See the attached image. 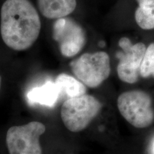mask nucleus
Masks as SVG:
<instances>
[{"instance_id": "obj_1", "label": "nucleus", "mask_w": 154, "mask_h": 154, "mask_svg": "<svg viewBox=\"0 0 154 154\" xmlns=\"http://www.w3.org/2000/svg\"><path fill=\"white\" fill-rule=\"evenodd\" d=\"M41 21L29 0H7L1 9L0 34L4 43L15 51L33 45L39 36Z\"/></svg>"}, {"instance_id": "obj_2", "label": "nucleus", "mask_w": 154, "mask_h": 154, "mask_svg": "<svg viewBox=\"0 0 154 154\" xmlns=\"http://www.w3.org/2000/svg\"><path fill=\"white\" fill-rule=\"evenodd\" d=\"M101 108V102L89 94L68 98L61 106V119L69 131L78 133L87 128Z\"/></svg>"}, {"instance_id": "obj_3", "label": "nucleus", "mask_w": 154, "mask_h": 154, "mask_svg": "<svg viewBox=\"0 0 154 154\" xmlns=\"http://www.w3.org/2000/svg\"><path fill=\"white\" fill-rule=\"evenodd\" d=\"M70 66L76 78L89 88L99 87L111 73L110 58L104 51L84 54L73 60Z\"/></svg>"}, {"instance_id": "obj_4", "label": "nucleus", "mask_w": 154, "mask_h": 154, "mask_svg": "<svg viewBox=\"0 0 154 154\" xmlns=\"http://www.w3.org/2000/svg\"><path fill=\"white\" fill-rule=\"evenodd\" d=\"M45 131L46 126L40 121L9 127L5 135L9 154H43L40 137Z\"/></svg>"}, {"instance_id": "obj_5", "label": "nucleus", "mask_w": 154, "mask_h": 154, "mask_svg": "<svg viewBox=\"0 0 154 154\" xmlns=\"http://www.w3.org/2000/svg\"><path fill=\"white\" fill-rule=\"evenodd\" d=\"M117 106L121 116L136 128H146L153 122L151 98L146 92L139 90L124 92L117 99Z\"/></svg>"}, {"instance_id": "obj_6", "label": "nucleus", "mask_w": 154, "mask_h": 154, "mask_svg": "<svg viewBox=\"0 0 154 154\" xmlns=\"http://www.w3.org/2000/svg\"><path fill=\"white\" fill-rule=\"evenodd\" d=\"M53 38L59 44L63 57H73L78 54L86 44L84 30L70 18L57 19L53 26Z\"/></svg>"}, {"instance_id": "obj_7", "label": "nucleus", "mask_w": 154, "mask_h": 154, "mask_svg": "<svg viewBox=\"0 0 154 154\" xmlns=\"http://www.w3.org/2000/svg\"><path fill=\"white\" fill-rule=\"evenodd\" d=\"M119 45L122 49V51L117 54L119 78L127 84H134L140 76V65L147 47L142 42L133 44L127 37L121 38Z\"/></svg>"}, {"instance_id": "obj_8", "label": "nucleus", "mask_w": 154, "mask_h": 154, "mask_svg": "<svg viewBox=\"0 0 154 154\" xmlns=\"http://www.w3.org/2000/svg\"><path fill=\"white\" fill-rule=\"evenodd\" d=\"M61 92L55 82L48 81L42 86L30 89L26 94L30 104H37L53 107L57 103Z\"/></svg>"}, {"instance_id": "obj_9", "label": "nucleus", "mask_w": 154, "mask_h": 154, "mask_svg": "<svg viewBox=\"0 0 154 154\" xmlns=\"http://www.w3.org/2000/svg\"><path fill=\"white\" fill-rule=\"evenodd\" d=\"M76 5V0H38V7L42 15L51 19L63 18L72 14Z\"/></svg>"}, {"instance_id": "obj_10", "label": "nucleus", "mask_w": 154, "mask_h": 154, "mask_svg": "<svg viewBox=\"0 0 154 154\" xmlns=\"http://www.w3.org/2000/svg\"><path fill=\"white\" fill-rule=\"evenodd\" d=\"M55 83L60 90L61 95H66L69 98L82 96L86 93V86L67 74H61L55 79Z\"/></svg>"}, {"instance_id": "obj_11", "label": "nucleus", "mask_w": 154, "mask_h": 154, "mask_svg": "<svg viewBox=\"0 0 154 154\" xmlns=\"http://www.w3.org/2000/svg\"><path fill=\"white\" fill-rule=\"evenodd\" d=\"M138 4L135 11V20L140 28L154 29V0H136Z\"/></svg>"}, {"instance_id": "obj_12", "label": "nucleus", "mask_w": 154, "mask_h": 154, "mask_svg": "<svg viewBox=\"0 0 154 154\" xmlns=\"http://www.w3.org/2000/svg\"><path fill=\"white\" fill-rule=\"evenodd\" d=\"M140 76L143 78L154 77V43L146 48L140 69Z\"/></svg>"}, {"instance_id": "obj_13", "label": "nucleus", "mask_w": 154, "mask_h": 154, "mask_svg": "<svg viewBox=\"0 0 154 154\" xmlns=\"http://www.w3.org/2000/svg\"><path fill=\"white\" fill-rule=\"evenodd\" d=\"M3 85H4V77L2 75L0 74V94H1L2 91Z\"/></svg>"}, {"instance_id": "obj_14", "label": "nucleus", "mask_w": 154, "mask_h": 154, "mask_svg": "<svg viewBox=\"0 0 154 154\" xmlns=\"http://www.w3.org/2000/svg\"><path fill=\"white\" fill-rule=\"evenodd\" d=\"M151 153L154 154V138L153 139V140H152L151 146Z\"/></svg>"}]
</instances>
